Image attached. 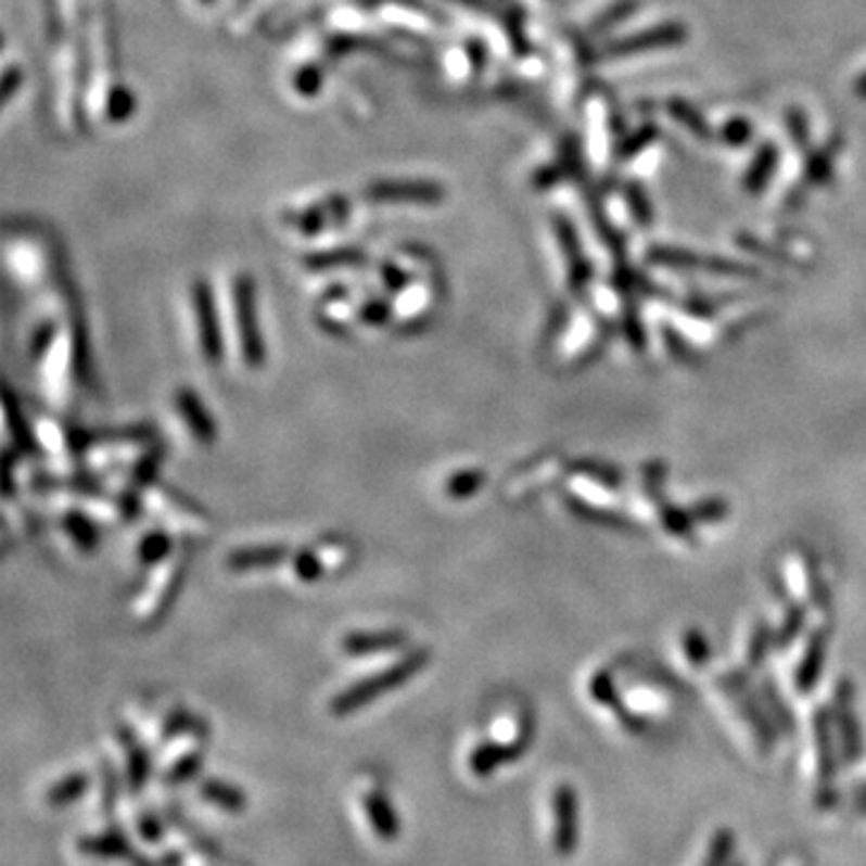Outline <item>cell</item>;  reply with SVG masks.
Masks as SVG:
<instances>
[{
	"mask_svg": "<svg viewBox=\"0 0 866 866\" xmlns=\"http://www.w3.org/2000/svg\"><path fill=\"white\" fill-rule=\"evenodd\" d=\"M426 664H429L426 648H417V650L405 652L403 658H397L391 664H385V667L373 672L371 676H364V679L354 682L347 688H342V691L330 701V713L335 717L354 715L364 705H371L373 701H379L381 696L391 693L393 688L407 684L421 667H426Z\"/></svg>",
	"mask_w": 866,
	"mask_h": 866,
	"instance_id": "cell-1",
	"label": "cell"
},
{
	"mask_svg": "<svg viewBox=\"0 0 866 866\" xmlns=\"http://www.w3.org/2000/svg\"><path fill=\"white\" fill-rule=\"evenodd\" d=\"M142 496L144 504L152 508V513L160 515L162 523L181 532V535H205V532H209V518L205 510L193 504L191 498L176 492V488L152 482L142 488Z\"/></svg>",
	"mask_w": 866,
	"mask_h": 866,
	"instance_id": "cell-2",
	"label": "cell"
},
{
	"mask_svg": "<svg viewBox=\"0 0 866 866\" xmlns=\"http://www.w3.org/2000/svg\"><path fill=\"white\" fill-rule=\"evenodd\" d=\"M186 551L181 553H171L169 559L164 563L154 565V575L152 581L144 587L138 604H136V616L142 624H157V621L169 612V607L174 604L176 593H179V587L183 583V575H186Z\"/></svg>",
	"mask_w": 866,
	"mask_h": 866,
	"instance_id": "cell-3",
	"label": "cell"
},
{
	"mask_svg": "<svg viewBox=\"0 0 866 866\" xmlns=\"http://www.w3.org/2000/svg\"><path fill=\"white\" fill-rule=\"evenodd\" d=\"M234 323L243 364L249 369H260L265 361V347L258 330V310H255V286L246 275H239L234 280Z\"/></svg>",
	"mask_w": 866,
	"mask_h": 866,
	"instance_id": "cell-4",
	"label": "cell"
},
{
	"mask_svg": "<svg viewBox=\"0 0 866 866\" xmlns=\"http://www.w3.org/2000/svg\"><path fill=\"white\" fill-rule=\"evenodd\" d=\"M686 39H688V29H686V25H682V22H662V25L642 29V31H638V35L604 43L597 55L599 59H626V55H633V53L682 47Z\"/></svg>",
	"mask_w": 866,
	"mask_h": 866,
	"instance_id": "cell-5",
	"label": "cell"
},
{
	"mask_svg": "<svg viewBox=\"0 0 866 866\" xmlns=\"http://www.w3.org/2000/svg\"><path fill=\"white\" fill-rule=\"evenodd\" d=\"M191 302H193V314H195V326H198L200 352H203V357L209 364H217L221 359V352H225V342H221L215 296H213V292H209V286L205 282H195L193 292H191Z\"/></svg>",
	"mask_w": 866,
	"mask_h": 866,
	"instance_id": "cell-6",
	"label": "cell"
},
{
	"mask_svg": "<svg viewBox=\"0 0 866 866\" xmlns=\"http://www.w3.org/2000/svg\"><path fill=\"white\" fill-rule=\"evenodd\" d=\"M553 806V850L571 857L581 842V806L571 785H559L551 799Z\"/></svg>",
	"mask_w": 866,
	"mask_h": 866,
	"instance_id": "cell-7",
	"label": "cell"
},
{
	"mask_svg": "<svg viewBox=\"0 0 866 866\" xmlns=\"http://www.w3.org/2000/svg\"><path fill=\"white\" fill-rule=\"evenodd\" d=\"M47 366L41 369V379H43V391L53 399V403H61L68 393V381L73 371L77 369V347H75V340L73 338H63V340H53L51 349L47 352V357H43Z\"/></svg>",
	"mask_w": 866,
	"mask_h": 866,
	"instance_id": "cell-8",
	"label": "cell"
},
{
	"mask_svg": "<svg viewBox=\"0 0 866 866\" xmlns=\"http://www.w3.org/2000/svg\"><path fill=\"white\" fill-rule=\"evenodd\" d=\"M443 188L433 181H381L369 188L373 203H438Z\"/></svg>",
	"mask_w": 866,
	"mask_h": 866,
	"instance_id": "cell-9",
	"label": "cell"
},
{
	"mask_svg": "<svg viewBox=\"0 0 866 866\" xmlns=\"http://www.w3.org/2000/svg\"><path fill=\"white\" fill-rule=\"evenodd\" d=\"M407 646V636L403 631L385 628V631H352L340 640V650L349 658H366V654L397 652Z\"/></svg>",
	"mask_w": 866,
	"mask_h": 866,
	"instance_id": "cell-10",
	"label": "cell"
},
{
	"mask_svg": "<svg viewBox=\"0 0 866 866\" xmlns=\"http://www.w3.org/2000/svg\"><path fill=\"white\" fill-rule=\"evenodd\" d=\"M174 403H176V412L183 419L186 429L191 431V436L203 443V446H209L217 438V426H215V419L207 415L205 405L200 403V397L188 391V387H179L174 395Z\"/></svg>",
	"mask_w": 866,
	"mask_h": 866,
	"instance_id": "cell-11",
	"label": "cell"
},
{
	"mask_svg": "<svg viewBox=\"0 0 866 866\" xmlns=\"http://www.w3.org/2000/svg\"><path fill=\"white\" fill-rule=\"evenodd\" d=\"M289 557H292V551H289L286 544H253V547H241L229 551L227 569L237 573L263 571L289 561Z\"/></svg>",
	"mask_w": 866,
	"mask_h": 866,
	"instance_id": "cell-12",
	"label": "cell"
},
{
	"mask_svg": "<svg viewBox=\"0 0 866 866\" xmlns=\"http://www.w3.org/2000/svg\"><path fill=\"white\" fill-rule=\"evenodd\" d=\"M523 743L513 741V743H504V741H488L482 743V747H476L470 753V771L476 777H488L496 768H501V765L515 761L518 756H523Z\"/></svg>",
	"mask_w": 866,
	"mask_h": 866,
	"instance_id": "cell-13",
	"label": "cell"
},
{
	"mask_svg": "<svg viewBox=\"0 0 866 866\" xmlns=\"http://www.w3.org/2000/svg\"><path fill=\"white\" fill-rule=\"evenodd\" d=\"M364 812L369 816L373 832L381 840L393 842L399 836V818L395 814L391 799H387L383 792L373 790L369 794H364Z\"/></svg>",
	"mask_w": 866,
	"mask_h": 866,
	"instance_id": "cell-14",
	"label": "cell"
},
{
	"mask_svg": "<svg viewBox=\"0 0 866 866\" xmlns=\"http://www.w3.org/2000/svg\"><path fill=\"white\" fill-rule=\"evenodd\" d=\"M777 162H780V150H777V144L773 142L761 144L759 152L753 154L747 174H743V191L751 195L763 193V188L773 181Z\"/></svg>",
	"mask_w": 866,
	"mask_h": 866,
	"instance_id": "cell-15",
	"label": "cell"
},
{
	"mask_svg": "<svg viewBox=\"0 0 866 866\" xmlns=\"http://www.w3.org/2000/svg\"><path fill=\"white\" fill-rule=\"evenodd\" d=\"M120 743H124L126 749V771H128V785L132 792H140L144 782H148L150 777V756L148 751L142 749V743L130 735L128 729H120L118 735Z\"/></svg>",
	"mask_w": 866,
	"mask_h": 866,
	"instance_id": "cell-16",
	"label": "cell"
},
{
	"mask_svg": "<svg viewBox=\"0 0 866 866\" xmlns=\"http://www.w3.org/2000/svg\"><path fill=\"white\" fill-rule=\"evenodd\" d=\"M553 225H557L559 241H561V246L565 251V258H569V265H571V282L573 284H583L587 280V275H590V270H587V263H585L583 253H581V239H577L573 225L563 215H559L557 219H553Z\"/></svg>",
	"mask_w": 866,
	"mask_h": 866,
	"instance_id": "cell-17",
	"label": "cell"
},
{
	"mask_svg": "<svg viewBox=\"0 0 866 866\" xmlns=\"http://www.w3.org/2000/svg\"><path fill=\"white\" fill-rule=\"evenodd\" d=\"M77 848H80V852H85V854H94V857H111V859L136 857L130 842L120 836V832H106V836L82 838L80 842H77Z\"/></svg>",
	"mask_w": 866,
	"mask_h": 866,
	"instance_id": "cell-18",
	"label": "cell"
},
{
	"mask_svg": "<svg viewBox=\"0 0 866 866\" xmlns=\"http://www.w3.org/2000/svg\"><path fill=\"white\" fill-rule=\"evenodd\" d=\"M200 794H203L205 802L225 808L229 814H241L243 808H246V794H243L237 785L215 780V777L200 785Z\"/></svg>",
	"mask_w": 866,
	"mask_h": 866,
	"instance_id": "cell-19",
	"label": "cell"
},
{
	"mask_svg": "<svg viewBox=\"0 0 866 866\" xmlns=\"http://www.w3.org/2000/svg\"><path fill=\"white\" fill-rule=\"evenodd\" d=\"M61 525L68 532V537L75 542L77 549L92 551L97 547V525L92 515H87L80 508H71L61 515Z\"/></svg>",
	"mask_w": 866,
	"mask_h": 866,
	"instance_id": "cell-20",
	"label": "cell"
},
{
	"mask_svg": "<svg viewBox=\"0 0 866 866\" xmlns=\"http://www.w3.org/2000/svg\"><path fill=\"white\" fill-rule=\"evenodd\" d=\"M310 549L316 551V557H318L320 565H323L326 575L347 569L349 561L354 559V549H352V544L347 539L330 537V539L318 542L316 547H310Z\"/></svg>",
	"mask_w": 866,
	"mask_h": 866,
	"instance_id": "cell-21",
	"label": "cell"
},
{
	"mask_svg": "<svg viewBox=\"0 0 866 866\" xmlns=\"http://www.w3.org/2000/svg\"><path fill=\"white\" fill-rule=\"evenodd\" d=\"M667 109H670V114H672V118L676 120V124H682L688 132H691L693 138L710 140V138L715 136L713 128H710V124L705 120V116L693 104H688L686 99H672V102L667 104Z\"/></svg>",
	"mask_w": 866,
	"mask_h": 866,
	"instance_id": "cell-22",
	"label": "cell"
},
{
	"mask_svg": "<svg viewBox=\"0 0 866 866\" xmlns=\"http://www.w3.org/2000/svg\"><path fill=\"white\" fill-rule=\"evenodd\" d=\"M90 790V777L85 773H71L65 775L63 780L51 785V790L47 792V804L51 806H68L77 799H82L85 792Z\"/></svg>",
	"mask_w": 866,
	"mask_h": 866,
	"instance_id": "cell-23",
	"label": "cell"
},
{
	"mask_svg": "<svg viewBox=\"0 0 866 866\" xmlns=\"http://www.w3.org/2000/svg\"><path fill=\"white\" fill-rule=\"evenodd\" d=\"M174 553V542L169 537V532L164 530H152L144 535L138 544V557L140 563L144 565H160Z\"/></svg>",
	"mask_w": 866,
	"mask_h": 866,
	"instance_id": "cell-24",
	"label": "cell"
},
{
	"mask_svg": "<svg viewBox=\"0 0 866 866\" xmlns=\"http://www.w3.org/2000/svg\"><path fill=\"white\" fill-rule=\"evenodd\" d=\"M638 10V0H616V3L609 5L602 15H599L593 27H590V35H607L609 29H614L616 25H621L626 17H631L633 13Z\"/></svg>",
	"mask_w": 866,
	"mask_h": 866,
	"instance_id": "cell-25",
	"label": "cell"
},
{
	"mask_svg": "<svg viewBox=\"0 0 866 866\" xmlns=\"http://www.w3.org/2000/svg\"><path fill=\"white\" fill-rule=\"evenodd\" d=\"M482 484H484V472H480V470H458V472H453L446 480V494L450 498H458V501H462V498H470V496H474L476 492H480Z\"/></svg>",
	"mask_w": 866,
	"mask_h": 866,
	"instance_id": "cell-26",
	"label": "cell"
},
{
	"mask_svg": "<svg viewBox=\"0 0 866 866\" xmlns=\"http://www.w3.org/2000/svg\"><path fill=\"white\" fill-rule=\"evenodd\" d=\"M737 838L735 832L727 828H719L713 838H710V848L703 859V866H727L729 859L735 857Z\"/></svg>",
	"mask_w": 866,
	"mask_h": 866,
	"instance_id": "cell-27",
	"label": "cell"
},
{
	"mask_svg": "<svg viewBox=\"0 0 866 866\" xmlns=\"http://www.w3.org/2000/svg\"><path fill=\"white\" fill-rule=\"evenodd\" d=\"M624 198H626V205L631 209L633 219H636L638 225H642V227H650L652 219H654V209H652V203H650V198L646 193V188H642L640 183H626Z\"/></svg>",
	"mask_w": 866,
	"mask_h": 866,
	"instance_id": "cell-28",
	"label": "cell"
},
{
	"mask_svg": "<svg viewBox=\"0 0 866 866\" xmlns=\"http://www.w3.org/2000/svg\"><path fill=\"white\" fill-rule=\"evenodd\" d=\"M37 431H39V436H41V441H43V446H47L55 458L59 460H65L68 458V453H71V448H73V443H71V438L65 436V433L61 431V426L55 424V421H51V419H41L39 421V426H37Z\"/></svg>",
	"mask_w": 866,
	"mask_h": 866,
	"instance_id": "cell-29",
	"label": "cell"
},
{
	"mask_svg": "<svg viewBox=\"0 0 866 866\" xmlns=\"http://www.w3.org/2000/svg\"><path fill=\"white\" fill-rule=\"evenodd\" d=\"M658 136H660V128L658 126H642L640 130H636L633 132V136H628V138H624L621 140V144H619V160L621 162H628V160H633V157H638V154L646 150V148H650V144L658 140Z\"/></svg>",
	"mask_w": 866,
	"mask_h": 866,
	"instance_id": "cell-30",
	"label": "cell"
},
{
	"mask_svg": "<svg viewBox=\"0 0 866 866\" xmlns=\"http://www.w3.org/2000/svg\"><path fill=\"white\" fill-rule=\"evenodd\" d=\"M200 765H203V753H200L198 749L186 751L183 756H179L169 765V771H166V782L181 785V782L193 780L200 771Z\"/></svg>",
	"mask_w": 866,
	"mask_h": 866,
	"instance_id": "cell-31",
	"label": "cell"
},
{
	"mask_svg": "<svg viewBox=\"0 0 866 866\" xmlns=\"http://www.w3.org/2000/svg\"><path fill=\"white\" fill-rule=\"evenodd\" d=\"M832 160H836V150L832 148L808 154L806 181L812 186H826L832 176Z\"/></svg>",
	"mask_w": 866,
	"mask_h": 866,
	"instance_id": "cell-32",
	"label": "cell"
},
{
	"mask_svg": "<svg viewBox=\"0 0 866 866\" xmlns=\"http://www.w3.org/2000/svg\"><path fill=\"white\" fill-rule=\"evenodd\" d=\"M292 573L298 583H318L326 575L314 549H304L292 557Z\"/></svg>",
	"mask_w": 866,
	"mask_h": 866,
	"instance_id": "cell-33",
	"label": "cell"
},
{
	"mask_svg": "<svg viewBox=\"0 0 866 866\" xmlns=\"http://www.w3.org/2000/svg\"><path fill=\"white\" fill-rule=\"evenodd\" d=\"M364 260V255L357 249H340L335 253H318L306 258V265L314 270H328L335 265H357Z\"/></svg>",
	"mask_w": 866,
	"mask_h": 866,
	"instance_id": "cell-34",
	"label": "cell"
},
{
	"mask_svg": "<svg viewBox=\"0 0 866 866\" xmlns=\"http://www.w3.org/2000/svg\"><path fill=\"white\" fill-rule=\"evenodd\" d=\"M717 138L729 144V148H741V144H747L753 138V126L747 118H731L719 128Z\"/></svg>",
	"mask_w": 866,
	"mask_h": 866,
	"instance_id": "cell-35",
	"label": "cell"
},
{
	"mask_svg": "<svg viewBox=\"0 0 866 866\" xmlns=\"http://www.w3.org/2000/svg\"><path fill=\"white\" fill-rule=\"evenodd\" d=\"M200 722L195 717H191L186 713V710H171L169 715H166L164 725H162V741H169L186 735V731H193Z\"/></svg>",
	"mask_w": 866,
	"mask_h": 866,
	"instance_id": "cell-36",
	"label": "cell"
},
{
	"mask_svg": "<svg viewBox=\"0 0 866 866\" xmlns=\"http://www.w3.org/2000/svg\"><path fill=\"white\" fill-rule=\"evenodd\" d=\"M785 124L790 128V136L799 150L808 148V140H812V128H808V118L804 116L802 109H787Z\"/></svg>",
	"mask_w": 866,
	"mask_h": 866,
	"instance_id": "cell-37",
	"label": "cell"
},
{
	"mask_svg": "<svg viewBox=\"0 0 866 866\" xmlns=\"http://www.w3.org/2000/svg\"><path fill=\"white\" fill-rule=\"evenodd\" d=\"M818 749H820V780L824 785L832 780V756H830V739L824 725H818Z\"/></svg>",
	"mask_w": 866,
	"mask_h": 866,
	"instance_id": "cell-38",
	"label": "cell"
},
{
	"mask_svg": "<svg viewBox=\"0 0 866 866\" xmlns=\"http://www.w3.org/2000/svg\"><path fill=\"white\" fill-rule=\"evenodd\" d=\"M359 316L369 326H383L385 320L391 318V308H387V304H381V302H369L359 310Z\"/></svg>",
	"mask_w": 866,
	"mask_h": 866,
	"instance_id": "cell-39",
	"label": "cell"
},
{
	"mask_svg": "<svg viewBox=\"0 0 866 866\" xmlns=\"http://www.w3.org/2000/svg\"><path fill=\"white\" fill-rule=\"evenodd\" d=\"M140 826H142V828H140V830H142V836L148 838L150 842H154V840H160V838H162V828H160V824H157V820H154L152 816H144Z\"/></svg>",
	"mask_w": 866,
	"mask_h": 866,
	"instance_id": "cell-40",
	"label": "cell"
},
{
	"mask_svg": "<svg viewBox=\"0 0 866 866\" xmlns=\"http://www.w3.org/2000/svg\"><path fill=\"white\" fill-rule=\"evenodd\" d=\"M852 90H854V94H857L859 99H864V102H866V71L859 73V77L852 85Z\"/></svg>",
	"mask_w": 866,
	"mask_h": 866,
	"instance_id": "cell-41",
	"label": "cell"
},
{
	"mask_svg": "<svg viewBox=\"0 0 866 866\" xmlns=\"http://www.w3.org/2000/svg\"><path fill=\"white\" fill-rule=\"evenodd\" d=\"M859 794H862V797H866V782L859 787Z\"/></svg>",
	"mask_w": 866,
	"mask_h": 866,
	"instance_id": "cell-42",
	"label": "cell"
},
{
	"mask_svg": "<svg viewBox=\"0 0 866 866\" xmlns=\"http://www.w3.org/2000/svg\"><path fill=\"white\" fill-rule=\"evenodd\" d=\"M731 866H743V864H741V862H735V864H731Z\"/></svg>",
	"mask_w": 866,
	"mask_h": 866,
	"instance_id": "cell-43",
	"label": "cell"
}]
</instances>
